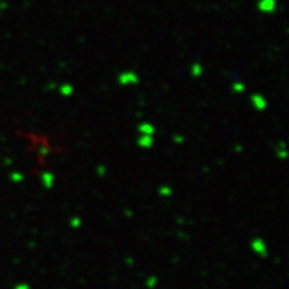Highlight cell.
Instances as JSON below:
<instances>
[{
    "label": "cell",
    "mask_w": 289,
    "mask_h": 289,
    "mask_svg": "<svg viewBox=\"0 0 289 289\" xmlns=\"http://www.w3.org/2000/svg\"><path fill=\"white\" fill-rule=\"evenodd\" d=\"M15 289H27V286H25V285H18Z\"/></svg>",
    "instance_id": "cell-1"
}]
</instances>
